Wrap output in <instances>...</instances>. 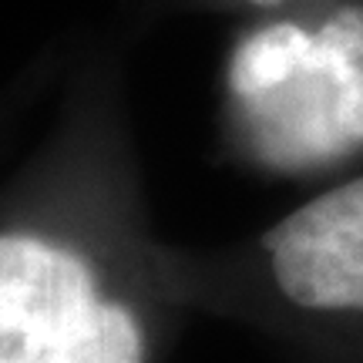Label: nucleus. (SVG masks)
Instances as JSON below:
<instances>
[{"instance_id":"4","label":"nucleus","mask_w":363,"mask_h":363,"mask_svg":"<svg viewBox=\"0 0 363 363\" xmlns=\"http://www.w3.org/2000/svg\"><path fill=\"white\" fill-rule=\"evenodd\" d=\"M235 7H246L252 13H272V11H283V7H293L299 0H233Z\"/></svg>"},{"instance_id":"2","label":"nucleus","mask_w":363,"mask_h":363,"mask_svg":"<svg viewBox=\"0 0 363 363\" xmlns=\"http://www.w3.org/2000/svg\"><path fill=\"white\" fill-rule=\"evenodd\" d=\"M138 316L54 239L0 233V363H145Z\"/></svg>"},{"instance_id":"1","label":"nucleus","mask_w":363,"mask_h":363,"mask_svg":"<svg viewBox=\"0 0 363 363\" xmlns=\"http://www.w3.org/2000/svg\"><path fill=\"white\" fill-rule=\"evenodd\" d=\"M233 142L279 175L363 155V0H299L259 13L222 74Z\"/></svg>"},{"instance_id":"3","label":"nucleus","mask_w":363,"mask_h":363,"mask_svg":"<svg viewBox=\"0 0 363 363\" xmlns=\"http://www.w3.org/2000/svg\"><path fill=\"white\" fill-rule=\"evenodd\" d=\"M262 246L276 289L293 306L363 313V175L293 208Z\"/></svg>"}]
</instances>
